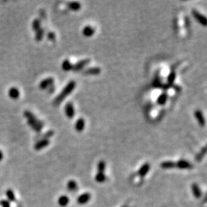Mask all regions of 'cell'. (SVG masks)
I'll return each mask as SVG.
<instances>
[{
    "instance_id": "obj_3",
    "label": "cell",
    "mask_w": 207,
    "mask_h": 207,
    "mask_svg": "<svg viewBox=\"0 0 207 207\" xmlns=\"http://www.w3.org/2000/svg\"><path fill=\"white\" fill-rule=\"evenodd\" d=\"M176 167L181 169V170H186V169H193V166L192 163H190L189 162H188L185 160H180L176 163Z\"/></svg>"
},
{
    "instance_id": "obj_6",
    "label": "cell",
    "mask_w": 207,
    "mask_h": 207,
    "mask_svg": "<svg viewBox=\"0 0 207 207\" xmlns=\"http://www.w3.org/2000/svg\"><path fill=\"white\" fill-rule=\"evenodd\" d=\"M194 116H195V117H196V119L197 120L199 126L204 127L205 123H206V121H205V118H204V116H203V112H202L200 110L195 111Z\"/></svg>"
},
{
    "instance_id": "obj_4",
    "label": "cell",
    "mask_w": 207,
    "mask_h": 207,
    "mask_svg": "<svg viewBox=\"0 0 207 207\" xmlns=\"http://www.w3.org/2000/svg\"><path fill=\"white\" fill-rule=\"evenodd\" d=\"M65 112L66 116H67L69 119H73V118H74L75 112H74V108L72 103L68 102V103L66 104L65 107Z\"/></svg>"
},
{
    "instance_id": "obj_19",
    "label": "cell",
    "mask_w": 207,
    "mask_h": 207,
    "mask_svg": "<svg viewBox=\"0 0 207 207\" xmlns=\"http://www.w3.org/2000/svg\"><path fill=\"white\" fill-rule=\"evenodd\" d=\"M72 65H71V63L68 59H65V60H64V62H62V69L65 71H68L72 69Z\"/></svg>"
},
{
    "instance_id": "obj_2",
    "label": "cell",
    "mask_w": 207,
    "mask_h": 207,
    "mask_svg": "<svg viewBox=\"0 0 207 207\" xmlns=\"http://www.w3.org/2000/svg\"><path fill=\"white\" fill-rule=\"evenodd\" d=\"M192 15H193V16L194 18L196 19V21H197L199 23H200L202 25H203V26L206 25V23H207L206 18L204 16V15H202L200 13H199L197 10L193 9L192 10Z\"/></svg>"
},
{
    "instance_id": "obj_20",
    "label": "cell",
    "mask_w": 207,
    "mask_h": 207,
    "mask_svg": "<svg viewBox=\"0 0 207 207\" xmlns=\"http://www.w3.org/2000/svg\"><path fill=\"white\" fill-rule=\"evenodd\" d=\"M58 203L61 206H66L69 203L68 197L66 196H60L58 199Z\"/></svg>"
},
{
    "instance_id": "obj_23",
    "label": "cell",
    "mask_w": 207,
    "mask_h": 207,
    "mask_svg": "<svg viewBox=\"0 0 207 207\" xmlns=\"http://www.w3.org/2000/svg\"><path fill=\"white\" fill-rule=\"evenodd\" d=\"M206 147H203L200 150V152H199V154H197V156H196V161L198 162H200L202 160H203V158L204 157V156L206 155Z\"/></svg>"
},
{
    "instance_id": "obj_17",
    "label": "cell",
    "mask_w": 207,
    "mask_h": 207,
    "mask_svg": "<svg viewBox=\"0 0 207 207\" xmlns=\"http://www.w3.org/2000/svg\"><path fill=\"white\" fill-rule=\"evenodd\" d=\"M161 166L163 169H172L176 167V163L173 161H164L162 162Z\"/></svg>"
},
{
    "instance_id": "obj_12",
    "label": "cell",
    "mask_w": 207,
    "mask_h": 207,
    "mask_svg": "<svg viewBox=\"0 0 207 207\" xmlns=\"http://www.w3.org/2000/svg\"><path fill=\"white\" fill-rule=\"evenodd\" d=\"M150 168V164L148 163H144V164L139 169L138 174L140 175L141 177H145V176L147 175V173H148Z\"/></svg>"
},
{
    "instance_id": "obj_26",
    "label": "cell",
    "mask_w": 207,
    "mask_h": 207,
    "mask_svg": "<svg viewBox=\"0 0 207 207\" xmlns=\"http://www.w3.org/2000/svg\"><path fill=\"white\" fill-rule=\"evenodd\" d=\"M176 76H177V74H176L175 71H171V72L169 74L168 77H167V82L169 83L170 84H172L173 82H174L175 79H176Z\"/></svg>"
},
{
    "instance_id": "obj_29",
    "label": "cell",
    "mask_w": 207,
    "mask_h": 207,
    "mask_svg": "<svg viewBox=\"0 0 207 207\" xmlns=\"http://www.w3.org/2000/svg\"><path fill=\"white\" fill-rule=\"evenodd\" d=\"M54 133H55V132H54L53 130H48V132H46V133H45L44 139H48V138H49V137H51L53 136Z\"/></svg>"
},
{
    "instance_id": "obj_16",
    "label": "cell",
    "mask_w": 207,
    "mask_h": 207,
    "mask_svg": "<svg viewBox=\"0 0 207 207\" xmlns=\"http://www.w3.org/2000/svg\"><path fill=\"white\" fill-rule=\"evenodd\" d=\"M19 89H17V88H10L9 91H8V95L13 99H17L19 97Z\"/></svg>"
},
{
    "instance_id": "obj_30",
    "label": "cell",
    "mask_w": 207,
    "mask_h": 207,
    "mask_svg": "<svg viewBox=\"0 0 207 207\" xmlns=\"http://www.w3.org/2000/svg\"><path fill=\"white\" fill-rule=\"evenodd\" d=\"M48 39L50 41H54L55 39V34L54 32H48Z\"/></svg>"
},
{
    "instance_id": "obj_5",
    "label": "cell",
    "mask_w": 207,
    "mask_h": 207,
    "mask_svg": "<svg viewBox=\"0 0 207 207\" xmlns=\"http://www.w3.org/2000/svg\"><path fill=\"white\" fill-rule=\"evenodd\" d=\"M89 62H90V59L88 58L83 59V60L79 61V62H78L77 63L72 65V70L75 71H80L81 69H82L84 66H86L88 64H89Z\"/></svg>"
},
{
    "instance_id": "obj_28",
    "label": "cell",
    "mask_w": 207,
    "mask_h": 207,
    "mask_svg": "<svg viewBox=\"0 0 207 207\" xmlns=\"http://www.w3.org/2000/svg\"><path fill=\"white\" fill-rule=\"evenodd\" d=\"M6 195H7V196H8V199H10V200H11V201L15 200V195H14L13 192L11 190V189H8V190L7 191Z\"/></svg>"
},
{
    "instance_id": "obj_10",
    "label": "cell",
    "mask_w": 207,
    "mask_h": 207,
    "mask_svg": "<svg viewBox=\"0 0 207 207\" xmlns=\"http://www.w3.org/2000/svg\"><path fill=\"white\" fill-rule=\"evenodd\" d=\"M50 144V141L48 139H42L41 140H40L37 143V144L35 145V150H41L43 149L44 147H46V146L49 145Z\"/></svg>"
},
{
    "instance_id": "obj_31",
    "label": "cell",
    "mask_w": 207,
    "mask_h": 207,
    "mask_svg": "<svg viewBox=\"0 0 207 207\" xmlns=\"http://www.w3.org/2000/svg\"><path fill=\"white\" fill-rule=\"evenodd\" d=\"M1 205L3 207H9V203H8L7 201H2Z\"/></svg>"
},
{
    "instance_id": "obj_15",
    "label": "cell",
    "mask_w": 207,
    "mask_h": 207,
    "mask_svg": "<svg viewBox=\"0 0 207 207\" xmlns=\"http://www.w3.org/2000/svg\"><path fill=\"white\" fill-rule=\"evenodd\" d=\"M168 99V95L166 93H163L158 97L157 100H156V102H157L158 104L160 105H163V104H166V102L167 101Z\"/></svg>"
},
{
    "instance_id": "obj_33",
    "label": "cell",
    "mask_w": 207,
    "mask_h": 207,
    "mask_svg": "<svg viewBox=\"0 0 207 207\" xmlns=\"http://www.w3.org/2000/svg\"><path fill=\"white\" fill-rule=\"evenodd\" d=\"M123 207H126V206H123Z\"/></svg>"
},
{
    "instance_id": "obj_9",
    "label": "cell",
    "mask_w": 207,
    "mask_h": 207,
    "mask_svg": "<svg viewBox=\"0 0 207 207\" xmlns=\"http://www.w3.org/2000/svg\"><path fill=\"white\" fill-rule=\"evenodd\" d=\"M101 71V70L98 67L89 68L86 69L84 71V74H86V75H97V74H100Z\"/></svg>"
},
{
    "instance_id": "obj_8",
    "label": "cell",
    "mask_w": 207,
    "mask_h": 207,
    "mask_svg": "<svg viewBox=\"0 0 207 207\" xmlns=\"http://www.w3.org/2000/svg\"><path fill=\"white\" fill-rule=\"evenodd\" d=\"M54 83V79L52 78H46L45 80H43L42 81H41L39 84V88L41 89H46L48 87H50L51 85Z\"/></svg>"
},
{
    "instance_id": "obj_7",
    "label": "cell",
    "mask_w": 207,
    "mask_h": 207,
    "mask_svg": "<svg viewBox=\"0 0 207 207\" xmlns=\"http://www.w3.org/2000/svg\"><path fill=\"white\" fill-rule=\"evenodd\" d=\"M90 199H91V195H90V193H84L81 194V196H78V198L77 199V202L78 204L84 205L86 204Z\"/></svg>"
},
{
    "instance_id": "obj_25",
    "label": "cell",
    "mask_w": 207,
    "mask_h": 207,
    "mask_svg": "<svg viewBox=\"0 0 207 207\" xmlns=\"http://www.w3.org/2000/svg\"><path fill=\"white\" fill-rule=\"evenodd\" d=\"M106 168V163L104 161H101L97 164V170H98V173H103L105 170Z\"/></svg>"
},
{
    "instance_id": "obj_32",
    "label": "cell",
    "mask_w": 207,
    "mask_h": 207,
    "mask_svg": "<svg viewBox=\"0 0 207 207\" xmlns=\"http://www.w3.org/2000/svg\"><path fill=\"white\" fill-rule=\"evenodd\" d=\"M3 158V152H2L1 150H0V161H2V159Z\"/></svg>"
},
{
    "instance_id": "obj_13",
    "label": "cell",
    "mask_w": 207,
    "mask_h": 207,
    "mask_svg": "<svg viewBox=\"0 0 207 207\" xmlns=\"http://www.w3.org/2000/svg\"><path fill=\"white\" fill-rule=\"evenodd\" d=\"M95 33V29L92 26L87 25L83 29L82 34L86 37H91Z\"/></svg>"
},
{
    "instance_id": "obj_14",
    "label": "cell",
    "mask_w": 207,
    "mask_h": 207,
    "mask_svg": "<svg viewBox=\"0 0 207 207\" xmlns=\"http://www.w3.org/2000/svg\"><path fill=\"white\" fill-rule=\"evenodd\" d=\"M192 192H193V196L196 198H197V199H199V198L201 197L202 192H201L200 189H199V186H198L196 183H193Z\"/></svg>"
},
{
    "instance_id": "obj_1",
    "label": "cell",
    "mask_w": 207,
    "mask_h": 207,
    "mask_svg": "<svg viewBox=\"0 0 207 207\" xmlns=\"http://www.w3.org/2000/svg\"><path fill=\"white\" fill-rule=\"evenodd\" d=\"M76 86V82L74 81H71L68 83V84L64 88V89L62 90V93L59 94V95L57 96L56 98L55 99L53 103L55 104V105H58L60 103H62L64 99L68 95H69L72 92L73 90L75 88Z\"/></svg>"
},
{
    "instance_id": "obj_24",
    "label": "cell",
    "mask_w": 207,
    "mask_h": 207,
    "mask_svg": "<svg viewBox=\"0 0 207 207\" xmlns=\"http://www.w3.org/2000/svg\"><path fill=\"white\" fill-rule=\"evenodd\" d=\"M43 35H44V29H39V30L36 31V35H35L36 41H41V39H43Z\"/></svg>"
},
{
    "instance_id": "obj_21",
    "label": "cell",
    "mask_w": 207,
    "mask_h": 207,
    "mask_svg": "<svg viewBox=\"0 0 207 207\" xmlns=\"http://www.w3.org/2000/svg\"><path fill=\"white\" fill-rule=\"evenodd\" d=\"M106 179H107V177H106L104 173H97L96 176H95V180H96L97 182H100V183L104 182L106 180Z\"/></svg>"
},
{
    "instance_id": "obj_18",
    "label": "cell",
    "mask_w": 207,
    "mask_h": 207,
    "mask_svg": "<svg viewBox=\"0 0 207 207\" xmlns=\"http://www.w3.org/2000/svg\"><path fill=\"white\" fill-rule=\"evenodd\" d=\"M68 8L73 11H78V10L81 9V5L78 2H71L68 3Z\"/></svg>"
},
{
    "instance_id": "obj_11",
    "label": "cell",
    "mask_w": 207,
    "mask_h": 207,
    "mask_svg": "<svg viewBox=\"0 0 207 207\" xmlns=\"http://www.w3.org/2000/svg\"><path fill=\"white\" fill-rule=\"evenodd\" d=\"M85 126V121L83 118H78L76 121L75 125H74V128H75L76 131L78 132H81L83 131Z\"/></svg>"
},
{
    "instance_id": "obj_22",
    "label": "cell",
    "mask_w": 207,
    "mask_h": 207,
    "mask_svg": "<svg viewBox=\"0 0 207 207\" xmlns=\"http://www.w3.org/2000/svg\"><path fill=\"white\" fill-rule=\"evenodd\" d=\"M67 187H68V189L70 191H75L78 188L77 182L73 180H69L68 182Z\"/></svg>"
},
{
    "instance_id": "obj_27",
    "label": "cell",
    "mask_w": 207,
    "mask_h": 207,
    "mask_svg": "<svg viewBox=\"0 0 207 207\" xmlns=\"http://www.w3.org/2000/svg\"><path fill=\"white\" fill-rule=\"evenodd\" d=\"M40 21L39 19H35L32 22V29L34 31H38L40 29Z\"/></svg>"
}]
</instances>
